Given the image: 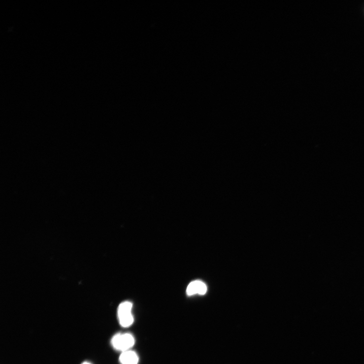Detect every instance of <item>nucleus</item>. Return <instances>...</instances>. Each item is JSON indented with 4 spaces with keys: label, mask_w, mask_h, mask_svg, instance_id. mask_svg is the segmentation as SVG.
Wrapping results in <instances>:
<instances>
[{
    "label": "nucleus",
    "mask_w": 364,
    "mask_h": 364,
    "mask_svg": "<svg viewBox=\"0 0 364 364\" xmlns=\"http://www.w3.org/2000/svg\"><path fill=\"white\" fill-rule=\"evenodd\" d=\"M135 344V338L130 333H118L111 339L112 348L121 353L131 350Z\"/></svg>",
    "instance_id": "1"
},
{
    "label": "nucleus",
    "mask_w": 364,
    "mask_h": 364,
    "mask_svg": "<svg viewBox=\"0 0 364 364\" xmlns=\"http://www.w3.org/2000/svg\"><path fill=\"white\" fill-rule=\"evenodd\" d=\"M132 303L129 301L122 302L118 309V318L122 327L128 328L134 322L132 314Z\"/></svg>",
    "instance_id": "2"
},
{
    "label": "nucleus",
    "mask_w": 364,
    "mask_h": 364,
    "mask_svg": "<svg viewBox=\"0 0 364 364\" xmlns=\"http://www.w3.org/2000/svg\"><path fill=\"white\" fill-rule=\"evenodd\" d=\"M207 291L206 285L202 281L199 280L191 282L187 287L186 293L188 296L196 294L203 295Z\"/></svg>",
    "instance_id": "3"
},
{
    "label": "nucleus",
    "mask_w": 364,
    "mask_h": 364,
    "mask_svg": "<svg viewBox=\"0 0 364 364\" xmlns=\"http://www.w3.org/2000/svg\"><path fill=\"white\" fill-rule=\"evenodd\" d=\"M119 361L121 364H138L139 358L135 351L131 350L121 353Z\"/></svg>",
    "instance_id": "4"
},
{
    "label": "nucleus",
    "mask_w": 364,
    "mask_h": 364,
    "mask_svg": "<svg viewBox=\"0 0 364 364\" xmlns=\"http://www.w3.org/2000/svg\"><path fill=\"white\" fill-rule=\"evenodd\" d=\"M81 364H92L89 362L86 361V362H83Z\"/></svg>",
    "instance_id": "5"
}]
</instances>
